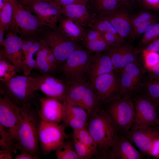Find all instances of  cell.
<instances>
[{"label": "cell", "mask_w": 159, "mask_h": 159, "mask_svg": "<svg viewBox=\"0 0 159 159\" xmlns=\"http://www.w3.org/2000/svg\"><path fill=\"white\" fill-rule=\"evenodd\" d=\"M39 110L37 104L19 106L21 120L16 143L21 152L28 153L39 158L38 132L41 120Z\"/></svg>", "instance_id": "cell-1"}, {"label": "cell", "mask_w": 159, "mask_h": 159, "mask_svg": "<svg viewBox=\"0 0 159 159\" xmlns=\"http://www.w3.org/2000/svg\"><path fill=\"white\" fill-rule=\"evenodd\" d=\"M86 127L97 144V158L106 159L118 133L102 107L95 110L88 115Z\"/></svg>", "instance_id": "cell-2"}, {"label": "cell", "mask_w": 159, "mask_h": 159, "mask_svg": "<svg viewBox=\"0 0 159 159\" xmlns=\"http://www.w3.org/2000/svg\"><path fill=\"white\" fill-rule=\"evenodd\" d=\"M37 82L34 77L15 75L0 82V95L20 107L37 104Z\"/></svg>", "instance_id": "cell-3"}, {"label": "cell", "mask_w": 159, "mask_h": 159, "mask_svg": "<svg viewBox=\"0 0 159 159\" xmlns=\"http://www.w3.org/2000/svg\"><path fill=\"white\" fill-rule=\"evenodd\" d=\"M110 117L119 134H124L132 125L135 107L132 97L124 96L115 98L102 107Z\"/></svg>", "instance_id": "cell-4"}, {"label": "cell", "mask_w": 159, "mask_h": 159, "mask_svg": "<svg viewBox=\"0 0 159 159\" xmlns=\"http://www.w3.org/2000/svg\"><path fill=\"white\" fill-rule=\"evenodd\" d=\"M93 53L80 46L58 68L55 74H58L67 85L86 80V71Z\"/></svg>", "instance_id": "cell-5"}, {"label": "cell", "mask_w": 159, "mask_h": 159, "mask_svg": "<svg viewBox=\"0 0 159 159\" xmlns=\"http://www.w3.org/2000/svg\"><path fill=\"white\" fill-rule=\"evenodd\" d=\"M117 73L114 71L89 80L97 101L101 107L115 98L125 96Z\"/></svg>", "instance_id": "cell-6"}, {"label": "cell", "mask_w": 159, "mask_h": 159, "mask_svg": "<svg viewBox=\"0 0 159 159\" xmlns=\"http://www.w3.org/2000/svg\"><path fill=\"white\" fill-rule=\"evenodd\" d=\"M13 9V23L11 32L21 36H34L44 26L36 15L25 8L18 0H11Z\"/></svg>", "instance_id": "cell-7"}, {"label": "cell", "mask_w": 159, "mask_h": 159, "mask_svg": "<svg viewBox=\"0 0 159 159\" xmlns=\"http://www.w3.org/2000/svg\"><path fill=\"white\" fill-rule=\"evenodd\" d=\"M51 50L57 61L58 67L80 46L67 37L58 27L45 31L40 38Z\"/></svg>", "instance_id": "cell-8"}, {"label": "cell", "mask_w": 159, "mask_h": 159, "mask_svg": "<svg viewBox=\"0 0 159 159\" xmlns=\"http://www.w3.org/2000/svg\"><path fill=\"white\" fill-rule=\"evenodd\" d=\"M65 128L62 124L60 125L41 120L38 132V140L40 150L44 155L47 156L55 151L68 138Z\"/></svg>", "instance_id": "cell-9"}, {"label": "cell", "mask_w": 159, "mask_h": 159, "mask_svg": "<svg viewBox=\"0 0 159 159\" xmlns=\"http://www.w3.org/2000/svg\"><path fill=\"white\" fill-rule=\"evenodd\" d=\"M136 94L133 99L135 107L133 125L155 127L158 117V105L142 92Z\"/></svg>", "instance_id": "cell-10"}, {"label": "cell", "mask_w": 159, "mask_h": 159, "mask_svg": "<svg viewBox=\"0 0 159 159\" xmlns=\"http://www.w3.org/2000/svg\"><path fill=\"white\" fill-rule=\"evenodd\" d=\"M123 135L140 151L150 155L154 142L159 138V129L154 126H133L132 130Z\"/></svg>", "instance_id": "cell-11"}, {"label": "cell", "mask_w": 159, "mask_h": 159, "mask_svg": "<svg viewBox=\"0 0 159 159\" xmlns=\"http://www.w3.org/2000/svg\"><path fill=\"white\" fill-rule=\"evenodd\" d=\"M37 91L39 90L45 96L53 98L64 102L68 91V87L60 78L53 75H44L37 74Z\"/></svg>", "instance_id": "cell-12"}, {"label": "cell", "mask_w": 159, "mask_h": 159, "mask_svg": "<svg viewBox=\"0 0 159 159\" xmlns=\"http://www.w3.org/2000/svg\"><path fill=\"white\" fill-rule=\"evenodd\" d=\"M19 106L6 97L0 96V125L5 128L16 142L21 122Z\"/></svg>", "instance_id": "cell-13"}, {"label": "cell", "mask_w": 159, "mask_h": 159, "mask_svg": "<svg viewBox=\"0 0 159 159\" xmlns=\"http://www.w3.org/2000/svg\"><path fill=\"white\" fill-rule=\"evenodd\" d=\"M34 13L44 26L54 29L61 17V7L54 4L31 1L24 6Z\"/></svg>", "instance_id": "cell-14"}, {"label": "cell", "mask_w": 159, "mask_h": 159, "mask_svg": "<svg viewBox=\"0 0 159 159\" xmlns=\"http://www.w3.org/2000/svg\"><path fill=\"white\" fill-rule=\"evenodd\" d=\"M17 34L8 32L5 35L3 50L5 57L15 67L17 72L20 73L23 71L24 57L22 39Z\"/></svg>", "instance_id": "cell-15"}, {"label": "cell", "mask_w": 159, "mask_h": 159, "mask_svg": "<svg viewBox=\"0 0 159 159\" xmlns=\"http://www.w3.org/2000/svg\"><path fill=\"white\" fill-rule=\"evenodd\" d=\"M109 55L117 73L128 64L138 62V51L126 43L114 47H109L106 51Z\"/></svg>", "instance_id": "cell-16"}, {"label": "cell", "mask_w": 159, "mask_h": 159, "mask_svg": "<svg viewBox=\"0 0 159 159\" xmlns=\"http://www.w3.org/2000/svg\"><path fill=\"white\" fill-rule=\"evenodd\" d=\"M142 154L124 135L119 134L108 151L107 159H141Z\"/></svg>", "instance_id": "cell-17"}, {"label": "cell", "mask_w": 159, "mask_h": 159, "mask_svg": "<svg viewBox=\"0 0 159 159\" xmlns=\"http://www.w3.org/2000/svg\"><path fill=\"white\" fill-rule=\"evenodd\" d=\"M39 114L41 120L59 123L62 121L63 103L56 99L45 96L39 98Z\"/></svg>", "instance_id": "cell-18"}, {"label": "cell", "mask_w": 159, "mask_h": 159, "mask_svg": "<svg viewBox=\"0 0 159 159\" xmlns=\"http://www.w3.org/2000/svg\"><path fill=\"white\" fill-rule=\"evenodd\" d=\"M87 6L93 14L103 17L132 7L123 0H89Z\"/></svg>", "instance_id": "cell-19"}, {"label": "cell", "mask_w": 159, "mask_h": 159, "mask_svg": "<svg viewBox=\"0 0 159 159\" xmlns=\"http://www.w3.org/2000/svg\"><path fill=\"white\" fill-rule=\"evenodd\" d=\"M63 105L62 124L65 127H69L74 130L86 126L88 114L84 109L64 102Z\"/></svg>", "instance_id": "cell-20"}, {"label": "cell", "mask_w": 159, "mask_h": 159, "mask_svg": "<svg viewBox=\"0 0 159 159\" xmlns=\"http://www.w3.org/2000/svg\"><path fill=\"white\" fill-rule=\"evenodd\" d=\"M110 57L106 52L93 53L89 63L86 77H93L114 71Z\"/></svg>", "instance_id": "cell-21"}, {"label": "cell", "mask_w": 159, "mask_h": 159, "mask_svg": "<svg viewBox=\"0 0 159 159\" xmlns=\"http://www.w3.org/2000/svg\"><path fill=\"white\" fill-rule=\"evenodd\" d=\"M129 11H121L104 17L110 22L118 34L125 41L134 39Z\"/></svg>", "instance_id": "cell-22"}, {"label": "cell", "mask_w": 159, "mask_h": 159, "mask_svg": "<svg viewBox=\"0 0 159 159\" xmlns=\"http://www.w3.org/2000/svg\"><path fill=\"white\" fill-rule=\"evenodd\" d=\"M61 13L84 27H90L94 14L87 6L71 4L61 7Z\"/></svg>", "instance_id": "cell-23"}, {"label": "cell", "mask_w": 159, "mask_h": 159, "mask_svg": "<svg viewBox=\"0 0 159 159\" xmlns=\"http://www.w3.org/2000/svg\"><path fill=\"white\" fill-rule=\"evenodd\" d=\"M82 42L86 49L92 53L106 51L109 48L102 33L91 27L85 30Z\"/></svg>", "instance_id": "cell-24"}, {"label": "cell", "mask_w": 159, "mask_h": 159, "mask_svg": "<svg viewBox=\"0 0 159 159\" xmlns=\"http://www.w3.org/2000/svg\"><path fill=\"white\" fill-rule=\"evenodd\" d=\"M58 22V27L67 37L76 42L82 41L85 32L84 27L66 17H61Z\"/></svg>", "instance_id": "cell-25"}, {"label": "cell", "mask_w": 159, "mask_h": 159, "mask_svg": "<svg viewBox=\"0 0 159 159\" xmlns=\"http://www.w3.org/2000/svg\"><path fill=\"white\" fill-rule=\"evenodd\" d=\"M89 82L87 80L71 83L67 85L68 91L64 102L67 105L81 107L82 100Z\"/></svg>", "instance_id": "cell-26"}, {"label": "cell", "mask_w": 159, "mask_h": 159, "mask_svg": "<svg viewBox=\"0 0 159 159\" xmlns=\"http://www.w3.org/2000/svg\"><path fill=\"white\" fill-rule=\"evenodd\" d=\"M139 88L140 92L158 105L159 101V77L149 74L143 80Z\"/></svg>", "instance_id": "cell-27"}, {"label": "cell", "mask_w": 159, "mask_h": 159, "mask_svg": "<svg viewBox=\"0 0 159 159\" xmlns=\"http://www.w3.org/2000/svg\"><path fill=\"white\" fill-rule=\"evenodd\" d=\"M39 49L36 53L35 68L42 75H54V72L47 59V54L50 48L41 38Z\"/></svg>", "instance_id": "cell-28"}, {"label": "cell", "mask_w": 159, "mask_h": 159, "mask_svg": "<svg viewBox=\"0 0 159 159\" xmlns=\"http://www.w3.org/2000/svg\"><path fill=\"white\" fill-rule=\"evenodd\" d=\"M68 138L55 150L56 158L57 159H80L75 150L73 141L68 140Z\"/></svg>", "instance_id": "cell-29"}, {"label": "cell", "mask_w": 159, "mask_h": 159, "mask_svg": "<svg viewBox=\"0 0 159 159\" xmlns=\"http://www.w3.org/2000/svg\"><path fill=\"white\" fill-rule=\"evenodd\" d=\"M0 150L15 154L18 149L16 142L9 132L0 125Z\"/></svg>", "instance_id": "cell-30"}, {"label": "cell", "mask_w": 159, "mask_h": 159, "mask_svg": "<svg viewBox=\"0 0 159 159\" xmlns=\"http://www.w3.org/2000/svg\"><path fill=\"white\" fill-rule=\"evenodd\" d=\"M101 107L89 82L84 93L82 107L87 111L88 115L93 111Z\"/></svg>", "instance_id": "cell-31"}, {"label": "cell", "mask_w": 159, "mask_h": 159, "mask_svg": "<svg viewBox=\"0 0 159 159\" xmlns=\"http://www.w3.org/2000/svg\"><path fill=\"white\" fill-rule=\"evenodd\" d=\"M72 136L80 140L95 154L97 158L98 150L97 144L88 130L86 126L73 130Z\"/></svg>", "instance_id": "cell-32"}, {"label": "cell", "mask_w": 159, "mask_h": 159, "mask_svg": "<svg viewBox=\"0 0 159 159\" xmlns=\"http://www.w3.org/2000/svg\"><path fill=\"white\" fill-rule=\"evenodd\" d=\"M15 67L7 59L3 50L0 52V80H8L16 74Z\"/></svg>", "instance_id": "cell-33"}, {"label": "cell", "mask_w": 159, "mask_h": 159, "mask_svg": "<svg viewBox=\"0 0 159 159\" xmlns=\"http://www.w3.org/2000/svg\"><path fill=\"white\" fill-rule=\"evenodd\" d=\"M13 9L10 0L0 10V24L4 30L11 32L13 23Z\"/></svg>", "instance_id": "cell-34"}, {"label": "cell", "mask_w": 159, "mask_h": 159, "mask_svg": "<svg viewBox=\"0 0 159 159\" xmlns=\"http://www.w3.org/2000/svg\"><path fill=\"white\" fill-rule=\"evenodd\" d=\"M40 44V39L39 41L36 40L30 48L27 57L24 60L23 74L28 76L32 71L35 68L36 60L34 58V54L39 50Z\"/></svg>", "instance_id": "cell-35"}, {"label": "cell", "mask_w": 159, "mask_h": 159, "mask_svg": "<svg viewBox=\"0 0 159 159\" xmlns=\"http://www.w3.org/2000/svg\"><path fill=\"white\" fill-rule=\"evenodd\" d=\"M123 69L131 77L138 90L143 79V72L138 62L128 64Z\"/></svg>", "instance_id": "cell-36"}, {"label": "cell", "mask_w": 159, "mask_h": 159, "mask_svg": "<svg viewBox=\"0 0 159 159\" xmlns=\"http://www.w3.org/2000/svg\"><path fill=\"white\" fill-rule=\"evenodd\" d=\"M90 27L95 29L102 33L110 32L119 35L110 22L104 17L94 15Z\"/></svg>", "instance_id": "cell-37"}, {"label": "cell", "mask_w": 159, "mask_h": 159, "mask_svg": "<svg viewBox=\"0 0 159 159\" xmlns=\"http://www.w3.org/2000/svg\"><path fill=\"white\" fill-rule=\"evenodd\" d=\"M121 85L125 96L132 97L137 89L131 77L123 69L119 72Z\"/></svg>", "instance_id": "cell-38"}, {"label": "cell", "mask_w": 159, "mask_h": 159, "mask_svg": "<svg viewBox=\"0 0 159 159\" xmlns=\"http://www.w3.org/2000/svg\"><path fill=\"white\" fill-rule=\"evenodd\" d=\"M159 37V23L150 26L142 35L140 41V46H145Z\"/></svg>", "instance_id": "cell-39"}, {"label": "cell", "mask_w": 159, "mask_h": 159, "mask_svg": "<svg viewBox=\"0 0 159 159\" xmlns=\"http://www.w3.org/2000/svg\"><path fill=\"white\" fill-rule=\"evenodd\" d=\"M142 55L145 68L148 71L159 63V53L143 50Z\"/></svg>", "instance_id": "cell-40"}, {"label": "cell", "mask_w": 159, "mask_h": 159, "mask_svg": "<svg viewBox=\"0 0 159 159\" xmlns=\"http://www.w3.org/2000/svg\"><path fill=\"white\" fill-rule=\"evenodd\" d=\"M72 141L76 153L80 159H91L95 156V154L92 151L73 136Z\"/></svg>", "instance_id": "cell-41"}, {"label": "cell", "mask_w": 159, "mask_h": 159, "mask_svg": "<svg viewBox=\"0 0 159 159\" xmlns=\"http://www.w3.org/2000/svg\"><path fill=\"white\" fill-rule=\"evenodd\" d=\"M156 17L152 13L147 11H143L130 14V18L134 30L143 23Z\"/></svg>", "instance_id": "cell-42"}, {"label": "cell", "mask_w": 159, "mask_h": 159, "mask_svg": "<svg viewBox=\"0 0 159 159\" xmlns=\"http://www.w3.org/2000/svg\"><path fill=\"white\" fill-rule=\"evenodd\" d=\"M102 34L109 48L117 47L125 43V40L118 35L110 32Z\"/></svg>", "instance_id": "cell-43"}, {"label": "cell", "mask_w": 159, "mask_h": 159, "mask_svg": "<svg viewBox=\"0 0 159 159\" xmlns=\"http://www.w3.org/2000/svg\"><path fill=\"white\" fill-rule=\"evenodd\" d=\"M158 21L156 17L143 23L135 28L133 31L134 39L139 37L150 26L158 22Z\"/></svg>", "instance_id": "cell-44"}, {"label": "cell", "mask_w": 159, "mask_h": 159, "mask_svg": "<svg viewBox=\"0 0 159 159\" xmlns=\"http://www.w3.org/2000/svg\"><path fill=\"white\" fill-rule=\"evenodd\" d=\"M89 0H54L52 3L60 7L71 4L87 6Z\"/></svg>", "instance_id": "cell-45"}, {"label": "cell", "mask_w": 159, "mask_h": 159, "mask_svg": "<svg viewBox=\"0 0 159 159\" xmlns=\"http://www.w3.org/2000/svg\"><path fill=\"white\" fill-rule=\"evenodd\" d=\"M36 40L34 39L22 40V49L24 59L27 57L30 48Z\"/></svg>", "instance_id": "cell-46"}, {"label": "cell", "mask_w": 159, "mask_h": 159, "mask_svg": "<svg viewBox=\"0 0 159 159\" xmlns=\"http://www.w3.org/2000/svg\"><path fill=\"white\" fill-rule=\"evenodd\" d=\"M145 46L143 50H145L159 53V37Z\"/></svg>", "instance_id": "cell-47"}, {"label": "cell", "mask_w": 159, "mask_h": 159, "mask_svg": "<svg viewBox=\"0 0 159 159\" xmlns=\"http://www.w3.org/2000/svg\"><path fill=\"white\" fill-rule=\"evenodd\" d=\"M143 1L148 8L159 11V0H143Z\"/></svg>", "instance_id": "cell-48"}, {"label": "cell", "mask_w": 159, "mask_h": 159, "mask_svg": "<svg viewBox=\"0 0 159 159\" xmlns=\"http://www.w3.org/2000/svg\"><path fill=\"white\" fill-rule=\"evenodd\" d=\"M150 155L159 158V138L154 142Z\"/></svg>", "instance_id": "cell-49"}, {"label": "cell", "mask_w": 159, "mask_h": 159, "mask_svg": "<svg viewBox=\"0 0 159 159\" xmlns=\"http://www.w3.org/2000/svg\"><path fill=\"white\" fill-rule=\"evenodd\" d=\"M15 159H38V158L35 157L32 154L25 152H21L20 154L16 155Z\"/></svg>", "instance_id": "cell-50"}, {"label": "cell", "mask_w": 159, "mask_h": 159, "mask_svg": "<svg viewBox=\"0 0 159 159\" xmlns=\"http://www.w3.org/2000/svg\"><path fill=\"white\" fill-rule=\"evenodd\" d=\"M12 158V153L0 150V159H11Z\"/></svg>", "instance_id": "cell-51"}, {"label": "cell", "mask_w": 159, "mask_h": 159, "mask_svg": "<svg viewBox=\"0 0 159 159\" xmlns=\"http://www.w3.org/2000/svg\"><path fill=\"white\" fill-rule=\"evenodd\" d=\"M148 72L149 74L153 76L159 77V63L155 67Z\"/></svg>", "instance_id": "cell-52"}, {"label": "cell", "mask_w": 159, "mask_h": 159, "mask_svg": "<svg viewBox=\"0 0 159 159\" xmlns=\"http://www.w3.org/2000/svg\"><path fill=\"white\" fill-rule=\"evenodd\" d=\"M4 30L3 26L0 24V44L3 47L4 46L5 39L4 38Z\"/></svg>", "instance_id": "cell-53"}, {"label": "cell", "mask_w": 159, "mask_h": 159, "mask_svg": "<svg viewBox=\"0 0 159 159\" xmlns=\"http://www.w3.org/2000/svg\"><path fill=\"white\" fill-rule=\"evenodd\" d=\"M10 0H0V10H1L5 4Z\"/></svg>", "instance_id": "cell-54"}, {"label": "cell", "mask_w": 159, "mask_h": 159, "mask_svg": "<svg viewBox=\"0 0 159 159\" xmlns=\"http://www.w3.org/2000/svg\"><path fill=\"white\" fill-rule=\"evenodd\" d=\"M54 0H29L24 5H25L27 3L31 1H36L46 3H52Z\"/></svg>", "instance_id": "cell-55"}, {"label": "cell", "mask_w": 159, "mask_h": 159, "mask_svg": "<svg viewBox=\"0 0 159 159\" xmlns=\"http://www.w3.org/2000/svg\"><path fill=\"white\" fill-rule=\"evenodd\" d=\"M125 3L132 7L134 3L136 1V0H123Z\"/></svg>", "instance_id": "cell-56"}, {"label": "cell", "mask_w": 159, "mask_h": 159, "mask_svg": "<svg viewBox=\"0 0 159 159\" xmlns=\"http://www.w3.org/2000/svg\"><path fill=\"white\" fill-rule=\"evenodd\" d=\"M29 0H21L22 4L24 5Z\"/></svg>", "instance_id": "cell-57"}, {"label": "cell", "mask_w": 159, "mask_h": 159, "mask_svg": "<svg viewBox=\"0 0 159 159\" xmlns=\"http://www.w3.org/2000/svg\"><path fill=\"white\" fill-rule=\"evenodd\" d=\"M157 105L158 106H159V101L158 102V103H157Z\"/></svg>", "instance_id": "cell-58"}, {"label": "cell", "mask_w": 159, "mask_h": 159, "mask_svg": "<svg viewBox=\"0 0 159 159\" xmlns=\"http://www.w3.org/2000/svg\"><path fill=\"white\" fill-rule=\"evenodd\" d=\"M157 119L159 120V117H158V118Z\"/></svg>", "instance_id": "cell-59"}]
</instances>
